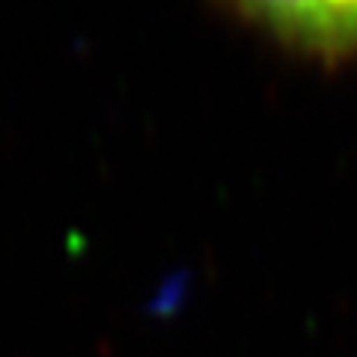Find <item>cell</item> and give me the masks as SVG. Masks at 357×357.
I'll list each match as a JSON object with an SVG mask.
<instances>
[{
  "instance_id": "6da1fadb",
  "label": "cell",
  "mask_w": 357,
  "mask_h": 357,
  "mask_svg": "<svg viewBox=\"0 0 357 357\" xmlns=\"http://www.w3.org/2000/svg\"><path fill=\"white\" fill-rule=\"evenodd\" d=\"M232 9L312 57H345L357 51V0H227Z\"/></svg>"
}]
</instances>
